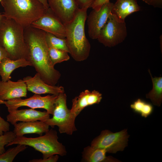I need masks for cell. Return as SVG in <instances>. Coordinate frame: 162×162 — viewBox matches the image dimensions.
<instances>
[{"label":"cell","instance_id":"1","mask_svg":"<svg viewBox=\"0 0 162 162\" xmlns=\"http://www.w3.org/2000/svg\"><path fill=\"white\" fill-rule=\"evenodd\" d=\"M25 42L29 51V60L41 79L46 83L55 86L61 76L50 60L45 31L31 26L24 28Z\"/></svg>","mask_w":162,"mask_h":162},{"label":"cell","instance_id":"2","mask_svg":"<svg viewBox=\"0 0 162 162\" xmlns=\"http://www.w3.org/2000/svg\"><path fill=\"white\" fill-rule=\"evenodd\" d=\"M87 9L79 8L72 20L64 25L65 38L69 53L77 62L86 59L90 51L91 45L85 32Z\"/></svg>","mask_w":162,"mask_h":162},{"label":"cell","instance_id":"3","mask_svg":"<svg viewBox=\"0 0 162 162\" xmlns=\"http://www.w3.org/2000/svg\"><path fill=\"white\" fill-rule=\"evenodd\" d=\"M24 30L21 25L2 15L0 21V46L11 59H24L29 61V51Z\"/></svg>","mask_w":162,"mask_h":162},{"label":"cell","instance_id":"4","mask_svg":"<svg viewBox=\"0 0 162 162\" xmlns=\"http://www.w3.org/2000/svg\"><path fill=\"white\" fill-rule=\"evenodd\" d=\"M3 16L12 19L25 28L31 26L47 9L38 0H2Z\"/></svg>","mask_w":162,"mask_h":162},{"label":"cell","instance_id":"5","mask_svg":"<svg viewBox=\"0 0 162 162\" xmlns=\"http://www.w3.org/2000/svg\"><path fill=\"white\" fill-rule=\"evenodd\" d=\"M58 139L56 131L51 129L44 135L36 137H27L24 136L16 137L13 141L6 146L8 147L14 144L30 146L40 152L44 159L56 154L64 156L67 154L65 147L58 142Z\"/></svg>","mask_w":162,"mask_h":162},{"label":"cell","instance_id":"6","mask_svg":"<svg viewBox=\"0 0 162 162\" xmlns=\"http://www.w3.org/2000/svg\"><path fill=\"white\" fill-rule=\"evenodd\" d=\"M67 96L64 92L60 93L55 100L53 112V116L45 122L53 128L57 126L61 133L71 135L77 130L75 121L76 117L73 114L67 105Z\"/></svg>","mask_w":162,"mask_h":162},{"label":"cell","instance_id":"7","mask_svg":"<svg viewBox=\"0 0 162 162\" xmlns=\"http://www.w3.org/2000/svg\"><path fill=\"white\" fill-rule=\"evenodd\" d=\"M127 35L125 21L120 20L111 12L97 39L105 46L111 47L123 42Z\"/></svg>","mask_w":162,"mask_h":162},{"label":"cell","instance_id":"8","mask_svg":"<svg viewBox=\"0 0 162 162\" xmlns=\"http://www.w3.org/2000/svg\"><path fill=\"white\" fill-rule=\"evenodd\" d=\"M129 136L126 129L115 133L105 130L93 140L91 146L104 149L109 153L115 154L123 151L127 146Z\"/></svg>","mask_w":162,"mask_h":162},{"label":"cell","instance_id":"9","mask_svg":"<svg viewBox=\"0 0 162 162\" xmlns=\"http://www.w3.org/2000/svg\"><path fill=\"white\" fill-rule=\"evenodd\" d=\"M58 95L52 94L42 96L35 94L25 99L19 98L6 101L0 100V104H4L8 111L17 110L20 107L26 106L33 109H44L48 114L52 115L54 103Z\"/></svg>","mask_w":162,"mask_h":162},{"label":"cell","instance_id":"10","mask_svg":"<svg viewBox=\"0 0 162 162\" xmlns=\"http://www.w3.org/2000/svg\"><path fill=\"white\" fill-rule=\"evenodd\" d=\"M31 26L57 37L65 38V25L49 8L44 14L32 22Z\"/></svg>","mask_w":162,"mask_h":162},{"label":"cell","instance_id":"11","mask_svg":"<svg viewBox=\"0 0 162 162\" xmlns=\"http://www.w3.org/2000/svg\"><path fill=\"white\" fill-rule=\"evenodd\" d=\"M113 3L110 2L102 5L98 10L93 9L87 17L88 33L90 38L97 39L100 32L106 22Z\"/></svg>","mask_w":162,"mask_h":162},{"label":"cell","instance_id":"12","mask_svg":"<svg viewBox=\"0 0 162 162\" xmlns=\"http://www.w3.org/2000/svg\"><path fill=\"white\" fill-rule=\"evenodd\" d=\"M49 8L64 25L73 18L79 8L74 0H47Z\"/></svg>","mask_w":162,"mask_h":162},{"label":"cell","instance_id":"13","mask_svg":"<svg viewBox=\"0 0 162 162\" xmlns=\"http://www.w3.org/2000/svg\"><path fill=\"white\" fill-rule=\"evenodd\" d=\"M7 121L14 125L18 121L22 122L40 121L45 122L50 118L46 111L42 112L33 109L8 110Z\"/></svg>","mask_w":162,"mask_h":162},{"label":"cell","instance_id":"14","mask_svg":"<svg viewBox=\"0 0 162 162\" xmlns=\"http://www.w3.org/2000/svg\"><path fill=\"white\" fill-rule=\"evenodd\" d=\"M23 80L26 84L27 90L35 94H50L58 95L60 93L64 92L63 87L46 83L37 72L34 77L27 76L24 77Z\"/></svg>","mask_w":162,"mask_h":162},{"label":"cell","instance_id":"15","mask_svg":"<svg viewBox=\"0 0 162 162\" xmlns=\"http://www.w3.org/2000/svg\"><path fill=\"white\" fill-rule=\"evenodd\" d=\"M27 90L26 84L23 80H19L16 82L10 80L6 82L0 80V100L26 97Z\"/></svg>","mask_w":162,"mask_h":162},{"label":"cell","instance_id":"16","mask_svg":"<svg viewBox=\"0 0 162 162\" xmlns=\"http://www.w3.org/2000/svg\"><path fill=\"white\" fill-rule=\"evenodd\" d=\"M102 99V94L98 91L94 90L91 92L86 90L73 99L72 106L70 110L71 112L76 117L85 108L99 104Z\"/></svg>","mask_w":162,"mask_h":162},{"label":"cell","instance_id":"17","mask_svg":"<svg viewBox=\"0 0 162 162\" xmlns=\"http://www.w3.org/2000/svg\"><path fill=\"white\" fill-rule=\"evenodd\" d=\"M14 125L13 131L16 137L22 136L29 134H36L41 136L49 130V126L40 121L16 123Z\"/></svg>","mask_w":162,"mask_h":162},{"label":"cell","instance_id":"18","mask_svg":"<svg viewBox=\"0 0 162 162\" xmlns=\"http://www.w3.org/2000/svg\"><path fill=\"white\" fill-rule=\"evenodd\" d=\"M140 9L137 0H117L113 3L111 13L120 20L125 21L127 16Z\"/></svg>","mask_w":162,"mask_h":162},{"label":"cell","instance_id":"19","mask_svg":"<svg viewBox=\"0 0 162 162\" xmlns=\"http://www.w3.org/2000/svg\"><path fill=\"white\" fill-rule=\"evenodd\" d=\"M106 151L101 148L88 146L82 152V160L86 162H118L120 160L112 156L106 155Z\"/></svg>","mask_w":162,"mask_h":162},{"label":"cell","instance_id":"20","mask_svg":"<svg viewBox=\"0 0 162 162\" xmlns=\"http://www.w3.org/2000/svg\"><path fill=\"white\" fill-rule=\"evenodd\" d=\"M32 66L31 62L24 59L12 60L8 58L3 59L0 62V75L2 81L6 82L11 78L12 72L18 68Z\"/></svg>","mask_w":162,"mask_h":162},{"label":"cell","instance_id":"21","mask_svg":"<svg viewBox=\"0 0 162 162\" xmlns=\"http://www.w3.org/2000/svg\"><path fill=\"white\" fill-rule=\"evenodd\" d=\"M152 82V90L146 94L147 98L150 99L153 104L160 106L162 101V77H152L149 69L148 70Z\"/></svg>","mask_w":162,"mask_h":162},{"label":"cell","instance_id":"22","mask_svg":"<svg viewBox=\"0 0 162 162\" xmlns=\"http://www.w3.org/2000/svg\"><path fill=\"white\" fill-rule=\"evenodd\" d=\"M130 107L134 112L145 118L151 115L153 111V107L151 104L140 98L135 100Z\"/></svg>","mask_w":162,"mask_h":162},{"label":"cell","instance_id":"23","mask_svg":"<svg viewBox=\"0 0 162 162\" xmlns=\"http://www.w3.org/2000/svg\"><path fill=\"white\" fill-rule=\"evenodd\" d=\"M45 39L49 47L62 50L69 53L65 38H60L50 33L46 32Z\"/></svg>","mask_w":162,"mask_h":162},{"label":"cell","instance_id":"24","mask_svg":"<svg viewBox=\"0 0 162 162\" xmlns=\"http://www.w3.org/2000/svg\"><path fill=\"white\" fill-rule=\"evenodd\" d=\"M48 54L52 65L69 60L68 52L65 51L52 47H49Z\"/></svg>","mask_w":162,"mask_h":162},{"label":"cell","instance_id":"25","mask_svg":"<svg viewBox=\"0 0 162 162\" xmlns=\"http://www.w3.org/2000/svg\"><path fill=\"white\" fill-rule=\"evenodd\" d=\"M28 147L25 145L17 144L16 146L9 148L0 154V162H12L20 152H23Z\"/></svg>","mask_w":162,"mask_h":162},{"label":"cell","instance_id":"26","mask_svg":"<svg viewBox=\"0 0 162 162\" xmlns=\"http://www.w3.org/2000/svg\"><path fill=\"white\" fill-rule=\"evenodd\" d=\"M16 135L13 131H8L4 133L0 136V154L5 151L4 146L13 141L16 137Z\"/></svg>","mask_w":162,"mask_h":162},{"label":"cell","instance_id":"27","mask_svg":"<svg viewBox=\"0 0 162 162\" xmlns=\"http://www.w3.org/2000/svg\"><path fill=\"white\" fill-rule=\"evenodd\" d=\"M79 8L88 9L91 8L96 0H74Z\"/></svg>","mask_w":162,"mask_h":162},{"label":"cell","instance_id":"28","mask_svg":"<svg viewBox=\"0 0 162 162\" xmlns=\"http://www.w3.org/2000/svg\"><path fill=\"white\" fill-rule=\"evenodd\" d=\"M10 126L9 122L0 116V136L9 131Z\"/></svg>","mask_w":162,"mask_h":162},{"label":"cell","instance_id":"29","mask_svg":"<svg viewBox=\"0 0 162 162\" xmlns=\"http://www.w3.org/2000/svg\"><path fill=\"white\" fill-rule=\"evenodd\" d=\"M58 154H55L45 159H34L29 160V162H56L58 160Z\"/></svg>","mask_w":162,"mask_h":162},{"label":"cell","instance_id":"30","mask_svg":"<svg viewBox=\"0 0 162 162\" xmlns=\"http://www.w3.org/2000/svg\"><path fill=\"white\" fill-rule=\"evenodd\" d=\"M147 4L155 8H161L162 0H142Z\"/></svg>","mask_w":162,"mask_h":162},{"label":"cell","instance_id":"31","mask_svg":"<svg viewBox=\"0 0 162 162\" xmlns=\"http://www.w3.org/2000/svg\"><path fill=\"white\" fill-rule=\"evenodd\" d=\"M110 2V0H96L92 6L93 9L99 10L103 5Z\"/></svg>","mask_w":162,"mask_h":162},{"label":"cell","instance_id":"32","mask_svg":"<svg viewBox=\"0 0 162 162\" xmlns=\"http://www.w3.org/2000/svg\"><path fill=\"white\" fill-rule=\"evenodd\" d=\"M8 58V55L6 51L0 46V62L4 58Z\"/></svg>","mask_w":162,"mask_h":162},{"label":"cell","instance_id":"33","mask_svg":"<svg viewBox=\"0 0 162 162\" xmlns=\"http://www.w3.org/2000/svg\"><path fill=\"white\" fill-rule=\"evenodd\" d=\"M38 0L44 5L46 9H48L49 8L47 0Z\"/></svg>","mask_w":162,"mask_h":162},{"label":"cell","instance_id":"34","mask_svg":"<svg viewBox=\"0 0 162 162\" xmlns=\"http://www.w3.org/2000/svg\"><path fill=\"white\" fill-rule=\"evenodd\" d=\"M2 16V14L1 13H0V21Z\"/></svg>","mask_w":162,"mask_h":162},{"label":"cell","instance_id":"35","mask_svg":"<svg viewBox=\"0 0 162 162\" xmlns=\"http://www.w3.org/2000/svg\"><path fill=\"white\" fill-rule=\"evenodd\" d=\"M2 0H0V2H1Z\"/></svg>","mask_w":162,"mask_h":162}]
</instances>
